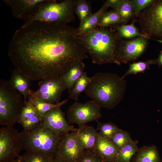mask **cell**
<instances>
[{
	"label": "cell",
	"instance_id": "obj_1",
	"mask_svg": "<svg viewBox=\"0 0 162 162\" xmlns=\"http://www.w3.org/2000/svg\"><path fill=\"white\" fill-rule=\"evenodd\" d=\"M8 49L15 68L32 81L61 76L88 57L76 28L39 21L16 30Z\"/></svg>",
	"mask_w": 162,
	"mask_h": 162
},
{
	"label": "cell",
	"instance_id": "obj_2",
	"mask_svg": "<svg viewBox=\"0 0 162 162\" xmlns=\"http://www.w3.org/2000/svg\"><path fill=\"white\" fill-rule=\"evenodd\" d=\"M87 32L77 34L78 40L93 63H113L118 65L116 55L123 39L111 27H99Z\"/></svg>",
	"mask_w": 162,
	"mask_h": 162
},
{
	"label": "cell",
	"instance_id": "obj_3",
	"mask_svg": "<svg viewBox=\"0 0 162 162\" xmlns=\"http://www.w3.org/2000/svg\"><path fill=\"white\" fill-rule=\"evenodd\" d=\"M85 94L100 108L112 109L122 100L127 81L115 73L98 72L90 77Z\"/></svg>",
	"mask_w": 162,
	"mask_h": 162
},
{
	"label": "cell",
	"instance_id": "obj_4",
	"mask_svg": "<svg viewBox=\"0 0 162 162\" xmlns=\"http://www.w3.org/2000/svg\"><path fill=\"white\" fill-rule=\"evenodd\" d=\"M62 135L44 127L42 122L29 130L20 132L21 149L40 152L53 157L56 155Z\"/></svg>",
	"mask_w": 162,
	"mask_h": 162
},
{
	"label": "cell",
	"instance_id": "obj_5",
	"mask_svg": "<svg viewBox=\"0 0 162 162\" xmlns=\"http://www.w3.org/2000/svg\"><path fill=\"white\" fill-rule=\"evenodd\" d=\"M75 1L65 0L57 2L55 0H46L23 25L34 21L64 24L74 21L75 20L74 7Z\"/></svg>",
	"mask_w": 162,
	"mask_h": 162
},
{
	"label": "cell",
	"instance_id": "obj_6",
	"mask_svg": "<svg viewBox=\"0 0 162 162\" xmlns=\"http://www.w3.org/2000/svg\"><path fill=\"white\" fill-rule=\"evenodd\" d=\"M22 94L8 81L0 80V124L13 126L19 122L25 106Z\"/></svg>",
	"mask_w": 162,
	"mask_h": 162
},
{
	"label": "cell",
	"instance_id": "obj_7",
	"mask_svg": "<svg viewBox=\"0 0 162 162\" xmlns=\"http://www.w3.org/2000/svg\"><path fill=\"white\" fill-rule=\"evenodd\" d=\"M137 20L141 33L149 39L162 43V0H154L140 13Z\"/></svg>",
	"mask_w": 162,
	"mask_h": 162
},
{
	"label": "cell",
	"instance_id": "obj_8",
	"mask_svg": "<svg viewBox=\"0 0 162 162\" xmlns=\"http://www.w3.org/2000/svg\"><path fill=\"white\" fill-rule=\"evenodd\" d=\"M100 108L92 100L84 104L75 101L67 110V121L69 124H76L80 127L88 122L100 118L102 116Z\"/></svg>",
	"mask_w": 162,
	"mask_h": 162
},
{
	"label": "cell",
	"instance_id": "obj_9",
	"mask_svg": "<svg viewBox=\"0 0 162 162\" xmlns=\"http://www.w3.org/2000/svg\"><path fill=\"white\" fill-rule=\"evenodd\" d=\"M20 132L12 126L0 129V162H8L20 156Z\"/></svg>",
	"mask_w": 162,
	"mask_h": 162
},
{
	"label": "cell",
	"instance_id": "obj_10",
	"mask_svg": "<svg viewBox=\"0 0 162 162\" xmlns=\"http://www.w3.org/2000/svg\"><path fill=\"white\" fill-rule=\"evenodd\" d=\"M38 85L39 88L35 92L31 90L30 95L49 103H59L62 94L67 89L61 76L43 79L39 81Z\"/></svg>",
	"mask_w": 162,
	"mask_h": 162
},
{
	"label": "cell",
	"instance_id": "obj_11",
	"mask_svg": "<svg viewBox=\"0 0 162 162\" xmlns=\"http://www.w3.org/2000/svg\"><path fill=\"white\" fill-rule=\"evenodd\" d=\"M77 131L62 134L55 156L66 162H81L85 150L78 142Z\"/></svg>",
	"mask_w": 162,
	"mask_h": 162
},
{
	"label": "cell",
	"instance_id": "obj_12",
	"mask_svg": "<svg viewBox=\"0 0 162 162\" xmlns=\"http://www.w3.org/2000/svg\"><path fill=\"white\" fill-rule=\"evenodd\" d=\"M149 39L143 36L134 38L122 40L118 48L116 60L118 65L126 64L129 61L138 59L145 51L148 44Z\"/></svg>",
	"mask_w": 162,
	"mask_h": 162
},
{
	"label": "cell",
	"instance_id": "obj_13",
	"mask_svg": "<svg viewBox=\"0 0 162 162\" xmlns=\"http://www.w3.org/2000/svg\"><path fill=\"white\" fill-rule=\"evenodd\" d=\"M61 107L51 110L44 115L42 118L43 126L61 134L77 131L78 129L70 125L66 120Z\"/></svg>",
	"mask_w": 162,
	"mask_h": 162
},
{
	"label": "cell",
	"instance_id": "obj_14",
	"mask_svg": "<svg viewBox=\"0 0 162 162\" xmlns=\"http://www.w3.org/2000/svg\"><path fill=\"white\" fill-rule=\"evenodd\" d=\"M46 0H4L13 16L26 21L31 18Z\"/></svg>",
	"mask_w": 162,
	"mask_h": 162
},
{
	"label": "cell",
	"instance_id": "obj_15",
	"mask_svg": "<svg viewBox=\"0 0 162 162\" xmlns=\"http://www.w3.org/2000/svg\"><path fill=\"white\" fill-rule=\"evenodd\" d=\"M31 81L16 68L11 71L8 81L12 87L23 96L25 104L27 102L32 90L30 89Z\"/></svg>",
	"mask_w": 162,
	"mask_h": 162
},
{
	"label": "cell",
	"instance_id": "obj_16",
	"mask_svg": "<svg viewBox=\"0 0 162 162\" xmlns=\"http://www.w3.org/2000/svg\"><path fill=\"white\" fill-rule=\"evenodd\" d=\"M96 153L106 162L116 161L118 156V150L112 142L98 135L94 149Z\"/></svg>",
	"mask_w": 162,
	"mask_h": 162
},
{
	"label": "cell",
	"instance_id": "obj_17",
	"mask_svg": "<svg viewBox=\"0 0 162 162\" xmlns=\"http://www.w3.org/2000/svg\"><path fill=\"white\" fill-rule=\"evenodd\" d=\"M98 135L97 129L86 124L79 127L76 133L78 142L85 150L94 148Z\"/></svg>",
	"mask_w": 162,
	"mask_h": 162
},
{
	"label": "cell",
	"instance_id": "obj_18",
	"mask_svg": "<svg viewBox=\"0 0 162 162\" xmlns=\"http://www.w3.org/2000/svg\"><path fill=\"white\" fill-rule=\"evenodd\" d=\"M156 146H143L139 149L133 156L131 162H161Z\"/></svg>",
	"mask_w": 162,
	"mask_h": 162
},
{
	"label": "cell",
	"instance_id": "obj_19",
	"mask_svg": "<svg viewBox=\"0 0 162 162\" xmlns=\"http://www.w3.org/2000/svg\"><path fill=\"white\" fill-rule=\"evenodd\" d=\"M85 65L82 62L73 66L61 76L69 93L74 84L84 71Z\"/></svg>",
	"mask_w": 162,
	"mask_h": 162
},
{
	"label": "cell",
	"instance_id": "obj_20",
	"mask_svg": "<svg viewBox=\"0 0 162 162\" xmlns=\"http://www.w3.org/2000/svg\"><path fill=\"white\" fill-rule=\"evenodd\" d=\"M107 8L104 4L99 10L80 24L78 27L76 28L77 34L85 33L97 27L102 16L106 12Z\"/></svg>",
	"mask_w": 162,
	"mask_h": 162
},
{
	"label": "cell",
	"instance_id": "obj_21",
	"mask_svg": "<svg viewBox=\"0 0 162 162\" xmlns=\"http://www.w3.org/2000/svg\"><path fill=\"white\" fill-rule=\"evenodd\" d=\"M122 39L129 40L138 36H143L149 38L143 34L135 26L134 22L128 25L117 24L111 26Z\"/></svg>",
	"mask_w": 162,
	"mask_h": 162
},
{
	"label": "cell",
	"instance_id": "obj_22",
	"mask_svg": "<svg viewBox=\"0 0 162 162\" xmlns=\"http://www.w3.org/2000/svg\"><path fill=\"white\" fill-rule=\"evenodd\" d=\"M114 10L118 12L120 16L121 23L126 22L135 17L134 6L131 0H121L119 5Z\"/></svg>",
	"mask_w": 162,
	"mask_h": 162
},
{
	"label": "cell",
	"instance_id": "obj_23",
	"mask_svg": "<svg viewBox=\"0 0 162 162\" xmlns=\"http://www.w3.org/2000/svg\"><path fill=\"white\" fill-rule=\"evenodd\" d=\"M139 148L136 142L132 140L118 150L117 162H131L132 158Z\"/></svg>",
	"mask_w": 162,
	"mask_h": 162
},
{
	"label": "cell",
	"instance_id": "obj_24",
	"mask_svg": "<svg viewBox=\"0 0 162 162\" xmlns=\"http://www.w3.org/2000/svg\"><path fill=\"white\" fill-rule=\"evenodd\" d=\"M30 96L32 104L38 114L42 118L48 111L51 110L61 106L65 104L68 100V99H67L57 103L52 104L46 102L39 98L32 97L31 95Z\"/></svg>",
	"mask_w": 162,
	"mask_h": 162
},
{
	"label": "cell",
	"instance_id": "obj_25",
	"mask_svg": "<svg viewBox=\"0 0 162 162\" xmlns=\"http://www.w3.org/2000/svg\"><path fill=\"white\" fill-rule=\"evenodd\" d=\"M90 81V77L88 76L86 72L84 71L69 93L68 98L77 101L80 94L85 91Z\"/></svg>",
	"mask_w": 162,
	"mask_h": 162
},
{
	"label": "cell",
	"instance_id": "obj_26",
	"mask_svg": "<svg viewBox=\"0 0 162 162\" xmlns=\"http://www.w3.org/2000/svg\"><path fill=\"white\" fill-rule=\"evenodd\" d=\"M76 14L81 23L92 14L90 2L86 0H76L74 7Z\"/></svg>",
	"mask_w": 162,
	"mask_h": 162
},
{
	"label": "cell",
	"instance_id": "obj_27",
	"mask_svg": "<svg viewBox=\"0 0 162 162\" xmlns=\"http://www.w3.org/2000/svg\"><path fill=\"white\" fill-rule=\"evenodd\" d=\"M121 23V19L118 12L113 9L104 13L102 16L98 27H109Z\"/></svg>",
	"mask_w": 162,
	"mask_h": 162
},
{
	"label": "cell",
	"instance_id": "obj_28",
	"mask_svg": "<svg viewBox=\"0 0 162 162\" xmlns=\"http://www.w3.org/2000/svg\"><path fill=\"white\" fill-rule=\"evenodd\" d=\"M155 59H150L145 62H134L130 64L128 70L122 77L124 78L128 75L144 73L146 70L150 68L151 65L155 64Z\"/></svg>",
	"mask_w": 162,
	"mask_h": 162
},
{
	"label": "cell",
	"instance_id": "obj_29",
	"mask_svg": "<svg viewBox=\"0 0 162 162\" xmlns=\"http://www.w3.org/2000/svg\"><path fill=\"white\" fill-rule=\"evenodd\" d=\"M97 130L99 131V134L102 136L110 140L120 129L112 122L102 123L98 122Z\"/></svg>",
	"mask_w": 162,
	"mask_h": 162
},
{
	"label": "cell",
	"instance_id": "obj_30",
	"mask_svg": "<svg viewBox=\"0 0 162 162\" xmlns=\"http://www.w3.org/2000/svg\"><path fill=\"white\" fill-rule=\"evenodd\" d=\"M24 162H51L52 158L43 153L26 151L21 156Z\"/></svg>",
	"mask_w": 162,
	"mask_h": 162
},
{
	"label": "cell",
	"instance_id": "obj_31",
	"mask_svg": "<svg viewBox=\"0 0 162 162\" xmlns=\"http://www.w3.org/2000/svg\"><path fill=\"white\" fill-rule=\"evenodd\" d=\"M132 140L128 131L120 129L110 140L118 150Z\"/></svg>",
	"mask_w": 162,
	"mask_h": 162
},
{
	"label": "cell",
	"instance_id": "obj_32",
	"mask_svg": "<svg viewBox=\"0 0 162 162\" xmlns=\"http://www.w3.org/2000/svg\"><path fill=\"white\" fill-rule=\"evenodd\" d=\"M37 114H39L32 103L30 95L22 110L18 123Z\"/></svg>",
	"mask_w": 162,
	"mask_h": 162
},
{
	"label": "cell",
	"instance_id": "obj_33",
	"mask_svg": "<svg viewBox=\"0 0 162 162\" xmlns=\"http://www.w3.org/2000/svg\"><path fill=\"white\" fill-rule=\"evenodd\" d=\"M43 118L37 114L29 118L20 123L23 128V130H29L37 126L42 121Z\"/></svg>",
	"mask_w": 162,
	"mask_h": 162
},
{
	"label": "cell",
	"instance_id": "obj_34",
	"mask_svg": "<svg viewBox=\"0 0 162 162\" xmlns=\"http://www.w3.org/2000/svg\"><path fill=\"white\" fill-rule=\"evenodd\" d=\"M81 162H106L94 149L85 150Z\"/></svg>",
	"mask_w": 162,
	"mask_h": 162
},
{
	"label": "cell",
	"instance_id": "obj_35",
	"mask_svg": "<svg viewBox=\"0 0 162 162\" xmlns=\"http://www.w3.org/2000/svg\"><path fill=\"white\" fill-rule=\"evenodd\" d=\"M134 8L135 17H138L140 12L151 4L154 0H131Z\"/></svg>",
	"mask_w": 162,
	"mask_h": 162
},
{
	"label": "cell",
	"instance_id": "obj_36",
	"mask_svg": "<svg viewBox=\"0 0 162 162\" xmlns=\"http://www.w3.org/2000/svg\"><path fill=\"white\" fill-rule=\"evenodd\" d=\"M121 1V0H107L104 4L107 8L111 7L115 9L119 5Z\"/></svg>",
	"mask_w": 162,
	"mask_h": 162
},
{
	"label": "cell",
	"instance_id": "obj_37",
	"mask_svg": "<svg viewBox=\"0 0 162 162\" xmlns=\"http://www.w3.org/2000/svg\"><path fill=\"white\" fill-rule=\"evenodd\" d=\"M155 64H157L159 68L162 67V51L159 55L158 58L155 60Z\"/></svg>",
	"mask_w": 162,
	"mask_h": 162
},
{
	"label": "cell",
	"instance_id": "obj_38",
	"mask_svg": "<svg viewBox=\"0 0 162 162\" xmlns=\"http://www.w3.org/2000/svg\"><path fill=\"white\" fill-rule=\"evenodd\" d=\"M51 162H66L60 158L55 156L53 157L52 159Z\"/></svg>",
	"mask_w": 162,
	"mask_h": 162
},
{
	"label": "cell",
	"instance_id": "obj_39",
	"mask_svg": "<svg viewBox=\"0 0 162 162\" xmlns=\"http://www.w3.org/2000/svg\"><path fill=\"white\" fill-rule=\"evenodd\" d=\"M8 162H24L21 156Z\"/></svg>",
	"mask_w": 162,
	"mask_h": 162
},
{
	"label": "cell",
	"instance_id": "obj_40",
	"mask_svg": "<svg viewBox=\"0 0 162 162\" xmlns=\"http://www.w3.org/2000/svg\"><path fill=\"white\" fill-rule=\"evenodd\" d=\"M117 162L115 161H111V162Z\"/></svg>",
	"mask_w": 162,
	"mask_h": 162
}]
</instances>
